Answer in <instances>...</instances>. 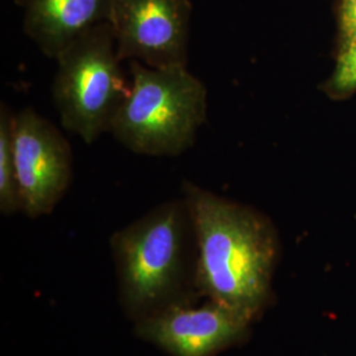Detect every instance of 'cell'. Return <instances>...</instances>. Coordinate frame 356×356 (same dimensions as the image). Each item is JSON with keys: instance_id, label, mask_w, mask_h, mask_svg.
Instances as JSON below:
<instances>
[{"instance_id": "7a4b0ae2", "label": "cell", "mask_w": 356, "mask_h": 356, "mask_svg": "<svg viewBox=\"0 0 356 356\" xmlns=\"http://www.w3.org/2000/svg\"><path fill=\"white\" fill-rule=\"evenodd\" d=\"M195 242L184 198L159 204L110 238L119 301L134 323L172 306L193 302Z\"/></svg>"}, {"instance_id": "52a82bcc", "label": "cell", "mask_w": 356, "mask_h": 356, "mask_svg": "<svg viewBox=\"0 0 356 356\" xmlns=\"http://www.w3.org/2000/svg\"><path fill=\"white\" fill-rule=\"evenodd\" d=\"M252 321L229 306L206 300L204 304L172 306L135 322L138 338L170 356H216L244 342Z\"/></svg>"}, {"instance_id": "3957f363", "label": "cell", "mask_w": 356, "mask_h": 356, "mask_svg": "<svg viewBox=\"0 0 356 356\" xmlns=\"http://www.w3.org/2000/svg\"><path fill=\"white\" fill-rule=\"evenodd\" d=\"M132 85L110 132L138 154L175 157L195 143L207 116V89L188 67L154 69L131 60Z\"/></svg>"}, {"instance_id": "ba28073f", "label": "cell", "mask_w": 356, "mask_h": 356, "mask_svg": "<svg viewBox=\"0 0 356 356\" xmlns=\"http://www.w3.org/2000/svg\"><path fill=\"white\" fill-rule=\"evenodd\" d=\"M111 4L113 0H24V31L56 60L90 28L108 22Z\"/></svg>"}, {"instance_id": "8992f818", "label": "cell", "mask_w": 356, "mask_h": 356, "mask_svg": "<svg viewBox=\"0 0 356 356\" xmlns=\"http://www.w3.org/2000/svg\"><path fill=\"white\" fill-rule=\"evenodd\" d=\"M13 140L23 213L29 218L51 214L72 181L69 143L29 107L13 116Z\"/></svg>"}, {"instance_id": "277c9868", "label": "cell", "mask_w": 356, "mask_h": 356, "mask_svg": "<svg viewBox=\"0 0 356 356\" xmlns=\"http://www.w3.org/2000/svg\"><path fill=\"white\" fill-rule=\"evenodd\" d=\"M53 101L65 129L92 144L110 132L131 86L120 67L113 26L90 28L57 58Z\"/></svg>"}, {"instance_id": "30bf717a", "label": "cell", "mask_w": 356, "mask_h": 356, "mask_svg": "<svg viewBox=\"0 0 356 356\" xmlns=\"http://www.w3.org/2000/svg\"><path fill=\"white\" fill-rule=\"evenodd\" d=\"M327 90L335 97H344L356 91V42L339 51Z\"/></svg>"}, {"instance_id": "9c48e42d", "label": "cell", "mask_w": 356, "mask_h": 356, "mask_svg": "<svg viewBox=\"0 0 356 356\" xmlns=\"http://www.w3.org/2000/svg\"><path fill=\"white\" fill-rule=\"evenodd\" d=\"M13 111L6 103L0 104V211L13 216L23 211L13 153Z\"/></svg>"}, {"instance_id": "5b68a950", "label": "cell", "mask_w": 356, "mask_h": 356, "mask_svg": "<svg viewBox=\"0 0 356 356\" xmlns=\"http://www.w3.org/2000/svg\"><path fill=\"white\" fill-rule=\"evenodd\" d=\"M191 11V0H113L108 23L119 60L186 67Z\"/></svg>"}, {"instance_id": "6da1fadb", "label": "cell", "mask_w": 356, "mask_h": 356, "mask_svg": "<svg viewBox=\"0 0 356 356\" xmlns=\"http://www.w3.org/2000/svg\"><path fill=\"white\" fill-rule=\"evenodd\" d=\"M184 200L195 238V288L252 322L272 297L280 244L267 216L185 181Z\"/></svg>"}, {"instance_id": "8fae6325", "label": "cell", "mask_w": 356, "mask_h": 356, "mask_svg": "<svg viewBox=\"0 0 356 356\" xmlns=\"http://www.w3.org/2000/svg\"><path fill=\"white\" fill-rule=\"evenodd\" d=\"M341 49L356 42V0H342L339 11Z\"/></svg>"}]
</instances>
